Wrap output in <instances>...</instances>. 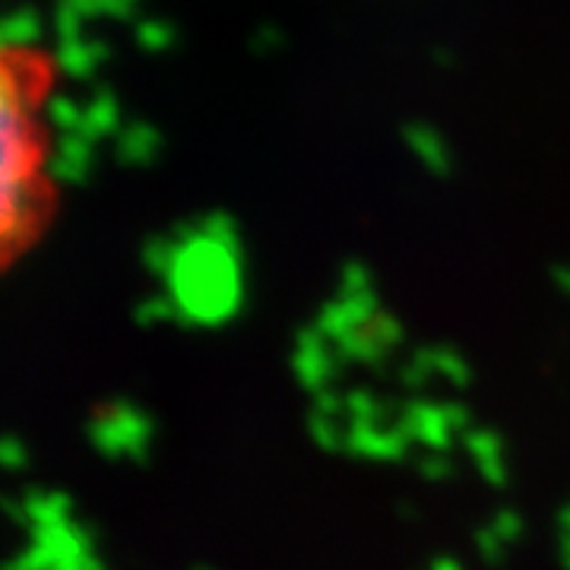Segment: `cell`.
<instances>
[{"mask_svg": "<svg viewBox=\"0 0 570 570\" xmlns=\"http://www.w3.org/2000/svg\"><path fill=\"white\" fill-rule=\"evenodd\" d=\"M45 77V63L32 55H0V264L32 235L45 206L41 171L51 175V163L41 156L36 127Z\"/></svg>", "mask_w": 570, "mask_h": 570, "instance_id": "6da1fadb", "label": "cell"}, {"mask_svg": "<svg viewBox=\"0 0 570 570\" xmlns=\"http://www.w3.org/2000/svg\"><path fill=\"white\" fill-rule=\"evenodd\" d=\"M41 36V17L32 7H17L0 17V55L29 51Z\"/></svg>", "mask_w": 570, "mask_h": 570, "instance_id": "7a4b0ae2", "label": "cell"}, {"mask_svg": "<svg viewBox=\"0 0 570 570\" xmlns=\"http://www.w3.org/2000/svg\"><path fill=\"white\" fill-rule=\"evenodd\" d=\"M58 63L63 67V73H70V77H82V73H86V67H89V51L80 48V45H73V41H63L61 51H58Z\"/></svg>", "mask_w": 570, "mask_h": 570, "instance_id": "3957f363", "label": "cell"}, {"mask_svg": "<svg viewBox=\"0 0 570 570\" xmlns=\"http://www.w3.org/2000/svg\"><path fill=\"white\" fill-rule=\"evenodd\" d=\"M58 36H61L63 41H73V36H77V20H73L70 10H61V13H58Z\"/></svg>", "mask_w": 570, "mask_h": 570, "instance_id": "277c9868", "label": "cell"}]
</instances>
